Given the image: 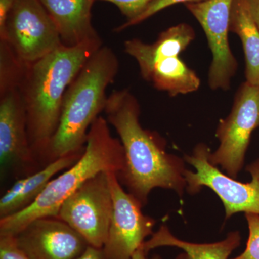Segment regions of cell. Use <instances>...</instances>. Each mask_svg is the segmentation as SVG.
<instances>
[{"mask_svg": "<svg viewBox=\"0 0 259 259\" xmlns=\"http://www.w3.org/2000/svg\"><path fill=\"white\" fill-rule=\"evenodd\" d=\"M104 112L123 147V167L117 177L127 192L144 207L155 188L175 191L182 198L187 187L185 161L167 153L161 138L143 128L137 98L127 89L114 90Z\"/></svg>", "mask_w": 259, "mask_h": 259, "instance_id": "cell-1", "label": "cell"}, {"mask_svg": "<svg viewBox=\"0 0 259 259\" xmlns=\"http://www.w3.org/2000/svg\"><path fill=\"white\" fill-rule=\"evenodd\" d=\"M102 46V40L74 47L61 44L42 59L27 64L20 89L26 111L29 142L37 162L45 161L48 147L59 126L66 90Z\"/></svg>", "mask_w": 259, "mask_h": 259, "instance_id": "cell-2", "label": "cell"}, {"mask_svg": "<svg viewBox=\"0 0 259 259\" xmlns=\"http://www.w3.org/2000/svg\"><path fill=\"white\" fill-rule=\"evenodd\" d=\"M119 68L118 58L107 46L100 47L85 63L65 93L60 120L48 147L46 164L83 152L89 130L105 111L107 90L115 81Z\"/></svg>", "mask_w": 259, "mask_h": 259, "instance_id": "cell-3", "label": "cell"}, {"mask_svg": "<svg viewBox=\"0 0 259 259\" xmlns=\"http://www.w3.org/2000/svg\"><path fill=\"white\" fill-rule=\"evenodd\" d=\"M124 156L120 140L112 136L107 119L99 116L89 130L85 149L79 159L51 180L27 208L0 218V236H15L37 218H57L64 201L87 181L102 171L119 173L123 167Z\"/></svg>", "mask_w": 259, "mask_h": 259, "instance_id": "cell-4", "label": "cell"}, {"mask_svg": "<svg viewBox=\"0 0 259 259\" xmlns=\"http://www.w3.org/2000/svg\"><path fill=\"white\" fill-rule=\"evenodd\" d=\"M210 153L207 145L199 144L190 155L185 156V162L196 170L193 172L187 169L185 172L187 192L195 194L204 187L211 189L222 201L226 221L238 212L259 214V159L246 167L251 180L243 183L213 166L209 161Z\"/></svg>", "mask_w": 259, "mask_h": 259, "instance_id": "cell-5", "label": "cell"}, {"mask_svg": "<svg viewBox=\"0 0 259 259\" xmlns=\"http://www.w3.org/2000/svg\"><path fill=\"white\" fill-rule=\"evenodd\" d=\"M259 127V86L243 83L236 94L230 115L216 131L220 145L209 161L236 179L244 165L252 134Z\"/></svg>", "mask_w": 259, "mask_h": 259, "instance_id": "cell-6", "label": "cell"}, {"mask_svg": "<svg viewBox=\"0 0 259 259\" xmlns=\"http://www.w3.org/2000/svg\"><path fill=\"white\" fill-rule=\"evenodd\" d=\"M113 214L107 171L87 181L61 206L57 218L84 238L89 245L102 248Z\"/></svg>", "mask_w": 259, "mask_h": 259, "instance_id": "cell-7", "label": "cell"}, {"mask_svg": "<svg viewBox=\"0 0 259 259\" xmlns=\"http://www.w3.org/2000/svg\"><path fill=\"white\" fill-rule=\"evenodd\" d=\"M21 60L35 62L61 45L55 24L40 0H16L0 34Z\"/></svg>", "mask_w": 259, "mask_h": 259, "instance_id": "cell-8", "label": "cell"}, {"mask_svg": "<svg viewBox=\"0 0 259 259\" xmlns=\"http://www.w3.org/2000/svg\"><path fill=\"white\" fill-rule=\"evenodd\" d=\"M113 200V214L102 249L107 259H133L147 237L153 234L156 221L142 212L144 206L124 190L115 171H107Z\"/></svg>", "mask_w": 259, "mask_h": 259, "instance_id": "cell-9", "label": "cell"}, {"mask_svg": "<svg viewBox=\"0 0 259 259\" xmlns=\"http://www.w3.org/2000/svg\"><path fill=\"white\" fill-rule=\"evenodd\" d=\"M233 0H207L187 3L186 8L203 29L212 61L209 66L208 83L212 90H228L236 74L238 64L230 47L228 32Z\"/></svg>", "mask_w": 259, "mask_h": 259, "instance_id": "cell-10", "label": "cell"}, {"mask_svg": "<svg viewBox=\"0 0 259 259\" xmlns=\"http://www.w3.org/2000/svg\"><path fill=\"white\" fill-rule=\"evenodd\" d=\"M37 161L28 134L26 111L20 88L0 93V166L1 175L34 173Z\"/></svg>", "mask_w": 259, "mask_h": 259, "instance_id": "cell-11", "label": "cell"}, {"mask_svg": "<svg viewBox=\"0 0 259 259\" xmlns=\"http://www.w3.org/2000/svg\"><path fill=\"white\" fill-rule=\"evenodd\" d=\"M14 237L29 259H76L89 246L81 235L57 218L34 220Z\"/></svg>", "mask_w": 259, "mask_h": 259, "instance_id": "cell-12", "label": "cell"}, {"mask_svg": "<svg viewBox=\"0 0 259 259\" xmlns=\"http://www.w3.org/2000/svg\"><path fill=\"white\" fill-rule=\"evenodd\" d=\"M55 24L61 44L74 47L102 40L92 23L97 0H40Z\"/></svg>", "mask_w": 259, "mask_h": 259, "instance_id": "cell-13", "label": "cell"}, {"mask_svg": "<svg viewBox=\"0 0 259 259\" xmlns=\"http://www.w3.org/2000/svg\"><path fill=\"white\" fill-rule=\"evenodd\" d=\"M82 153L58 158L31 175L18 179L0 199V218L20 212L33 203L54 176L74 165Z\"/></svg>", "mask_w": 259, "mask_h": 259, "instance_id": "cell-14", "label": "cell"}, {"mask_svg": "<svg viewBox=\"0 0 259 259\" xmlns=\"http://www.w3.org/2000/svg\"><path fill=\"white\" fill-rule=\"evenodd\" d=\"M143 78L169 96L194 93L201 84L197 74L179 56H168L140 66Z\"/></svg>", "mask_w": 259, "mask_h": 259, "instance_id": "cell-15", "label": "cell"}, {"mask_svg": "<svg viewBox=\"0 0 259 259\" xmlns=\"http://www.w3.org/2000/svg\"><path fill=\"white\" fill-rule=\"evenodd\" d=\"M194 38L195 32L192 27L180 23L161 32L153 44H146L138 38L125 40L124 51L141 66L162 58L180 56Z\"/></svg>", "mask_w": 259, "mask_h": 259, "instance_id": "cell-16", "label": "cell"}, {"mask_svg": "<svg viewBox=\"0 0 259 259\" xmlns=\"http://www.w3.org/2000/svg\"><path fill=\"white\" fill-rule=\"evenodd\" d=\"M241 242L240 232L233 231L223 241L215 243H190L179 239L172 234L168 227L161 226L149 240L143 243L141 248L148 253L158 247H176L184 251L176 259H228Z\"/></svg>", "mask_w": 259, "mask_h": 259, "instance_id": "cell-17", "label": "cell"}, {"mask_svg": "<svg viewBox=\"0 0 259 259\" xmlns=\"http://www.w3.org/2000/svg\"><path fill=\"white\" fill-rule=\"evenodd\" d=\"M230 31L240 37L243 45L245 81L259 86V30L250 14L246 0H233Z\"/></svg>", "mask_w": 259, "mask_h": 259, "instance_id": "cell-18", "label": "cell"}, {"mask_svg": "<svg viewBox=\"0 0 259 259\" xmlns=\"http://www.w3.org/2000/svg\"><path fill=\"white\" fill-rule=\"evenodd\" d=\"M204 1H207V0H154L146 7V9L141 14L136 16V18L127 20L125 23L122 24L120 26H117V28L114 29V31L117 32L123 31L130 27L142 23L152 17L153 15H156V13H159L169 7L173 6V5L180 4V3H184L185 5L187 3H202Z\"/></svg>", "mask_w": 259, "mask_h": 259, "instance_id": "cell-19", "label": "cell"}, {"mask_svg": "<svg viewBox=\"0 0 259 259\" xmlns=\"http://www.w3.org/2000/svg\"><path fill=\"white\" fill-rule=\"evenodd\" d=\"M248 223V241L244 251L241 255L232 259H259V214L245 213Z\"/></svg>", "mask_w": 259, "mask_h": 259, "instance_id": "cell-20", "label": "cell"}, {"mask_svg": "<svg viewBox=\"0 0 259 259\" xmlns=\"http://www.w3.org/2000/svg\"><path fill=\"white\" fill-rule=\"evenodd\" d=\"M112 3L127 18V20L141 14L146 7L154 0H99Z\"/></svg>", "mask_w": 259, "mask_h": 259, "instance_id": "cell-21", "label": "cell"}, {"mask_svg": "<svg viewBox=\"0 0 259 259\" xmlns=\"http://www.w3.org/2000/svg\"><path fill=\"white\" fill-rule=\"evenodd\" d=\"M0 259H29L18 248L14 236H0Z\"/></svg>", "mask_w": 259, "mask_h": 259, "instance_id": "cell-22", "label": "cell"}, {"mask_svg": "<svg viewBox=\"0 0 259 259\" xmlns=\"http://www.w3.org/2000/svg\"><path fill=\"white\" fill-rule=\"evenodd\" d=\"M15 2L16 0H0V34L4 31L7 19Z\"/></svg>", "mask_w": 259, "mask_h": 259, "instance_id": "cell-23", "label": "cell"}, {"mask_svg": "<svg viewBox=\"0 0 259 259\" xmlns=\"http://www.w3.org/2000/svg\"><path fill=\"white\" fill-rule=\"evenodd\" d=\"M76 259H107L102 248H97L89 245L82 254Z\"/></svg>", "mask_w": 259, "mask_h": 259, "instance_id": "cell-24", "label": "cell"}, {"mask_svg": "<svg viewBox=\"0 0 259 259\" xmlns=\"http://www.w3.org/2000/svg\"><path fill=\"white\" fill-rule=\"evenodd\" d=\"M250 14L259 30V0H246Z\"/></svg>", "mask_w": 259, "mask_h": 259, "instance_id": "cell-25", "label": "cell"}, {"mask_svg": "<svg viewBox=\"0 0 259 259\" xmlns=\"http://www.w3.org/2000/svg\"><path fill=\"white\" fill-rule=\"evenodd\" d=\"M133 259H161V256L158 255H155L153 256L148 257V253H146L144 250L139 248L137 251L135 253Z\"/></svg>", "mask_w": 259, "mask_h": 259, "instance_id": "cell-26", "label": "cell"}]
</instances>
